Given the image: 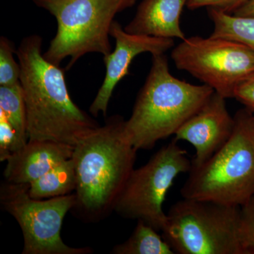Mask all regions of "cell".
Segmentation results:
<instances>
[{
    "instance_id": "obj_1",
    "label": "cell",
    "mask_w": 254,
    "mask_h": 254,
    "mask_svg": "<svg viewBox=\"0 0 254 254\" xmlns=\"http://www.w3.org/2000/svg\"><path fill=\"white\" fill-rule=\"evenodd\" d=\"M42 46L41 37L31 35L23 38L16 52L21 66L28 141H51L74 147L100 125L75 104L64 71L45 58Z\"/></svg>"
},
{
    "instance_id": "obj_2",
    "label": "cell",
    "mask_w": 254,
    "mask_h": 254,
    "mask_svg": "<svg viewBox=\"0 0 254 254\" xmlns=\"http://www.w3.org/2000/svg\"><path fill=\"white\" fill-rule=\"evenodd\" d=\"M125 120L111 117L82 137L73 148L76 203L71 210L85 222L104 220L134 169L138 150L128 140Z\"/></svg>"
},
{
    "instance_id": "obj_3",
    "label": "cell",
    "mask_w": 254,
    "mask_h": 254,
    "mask_svg": "<svg viewBox=\"0 0 254 254\" xmlns=\"http://www.w3.org/2000/svg\"><path fill=\"white\" fill-rule=\"evenodd\" d=\"M207 85H193L170 73L165 54L152 55V66L125 130L137 150H150L175 135L213 94Z\"/></svg>"
},
{
    "instance_id": "obj_4",
    "label": "cell",
    "mask_w": 254,
    "mask_h": 254,
    "mask_svg": "<svg viewBox=\"0 0 254 254\" xmlns=\"http://www.w3.org/2000/svg\"><path fill=\"white\" fill-rule=\"evenodd\" d=\"M234 118L230 139L204 163L190 169L182 198L241 206L254 196L253 113L245 108Z\"/></svg>"
},
{
    "instance_id": "obj_5",
    "label": "cell",
    "mask_w": 254,
    "mask_h": 254,
    "mask_svg": "<svg viewBox=\"0 0 254 254\" xmlns=\"http://www.w3.org/2000/svg\"><path fill=\"white\" fill-rule=\"evenodd\" d=\"M50 13L58 31L43 53L50 63L59 65L69 58L70 68L88 53L103 57L112 52L109 37L116 15L131 7L136 0H32Z\"/></svg>"
},
{
    "instance_id": "obj_6",
    "label": "cell",
    "mask_w": 254,
    "mask_h": 254,
    "mask_svg": "<svg viewBox=\"0 0 254 254\" xmlns=\"http://www.w3.org/2000/svg\"><path fill=\"white\" fill-rule=\"evenodd\" d=\"M162 232L175 254H247L240 206L183 198L172 205Z\"/></svg>"
},
{
    "instance_id": "obj_7",
    "label": "cell",
    "mask_w": 254,
    "mask_h": 254,
    "mask_svg": "<svg viewBox=\"0 0 254 254\" xmlns=\"http://www.w3.org/2000/svg\"><path fill=\"white\" fill-rule=\"evenodd\" d=\"M177 142H170L143 166L133 169L114 211L124 218L141 220L158 232L163 230L167 220L165 196L176 177L190 173L192 166L187 152Z\"/></svg>"
},
{
    "instance_id": "obj_8",
    "label": "cell",
    "mask_w": 254,
    "mask_h": 254,
    "mask_svg": "<svg viewBox=\"0 0 254 254\" xmlns=\"http://www.w3.org/2000/svg\"><path fill=\"white\" fill-rule=\"evenodd\" d=\"M30 185L4 181L0 188V203L18 222L23 237L22 254H90L89 247L75 248L61 237L63 220L76 203L74 193L47 200L33 198Z\"/></svg>"
},
{
    "instance_id": "obj_9",
    "label": "cell",
    "mask_w": 254,
    "mask_h": 254,
    "mask_svg": "<svg viewBox=\"0 0 254 254\" xmlns=\"http://www.w3.org/2000/svg\"><path fill=\"white\" fill-rule=\"evenodd\" d=\"M175 66L227 98L254 73V51L238 42L221 38H186L171 54Z\"/></svg>"
},
{
    "instance_id": "obj_10",
    "label": "cell",
    "mask_w": 254,
    "mask_h": 254,
    "mask_svg": "<svg viewBox=\"0 0 254 254\" xmlns=\"http://www.w3.org/2000/svg\"><path fill=\"white\" fill-rule=\"evenodd\" d=\"M110 34L115 39V48L110 54L103 57L106 68L104 81L89 108L94 117L100 113L106 116L114 89L128 74L130 65L136 56L146 53L152 55L165 54L175 45L174 39L170 38L128 33L116 21L112 23Z\"/></svg>"
},
{
    "instance_id": "obj_11",
    "label": "cell",
    "mask_w": 254,
    "mask_h": 254,
    "mask_svg": "<svg viewBox=\"0 0 254 254\" xmlns=\"http://www.w3.org/2000/svg\"><path fill=\"white\" fill-rule=\"evenodd\" d=\"M225 98L216 92L175 133L176 141H186L194 147L192 168L211 158L230 139L235 120L227 110Z\"/></svg>"
},
{
    "instance_id": "obj_12",
    "label": "cell",
    "mask_w": 254,
    "mask_h": 254,
    "mask_svg": "<svg viewBox=\"0 0 254 254\" xmlns=\"http://www.w3.org/2000/svg\"><path fill=\"white\" fill-rule=\"evenodd\" d=\"M73 148L51 141H28L22 149L6 160L4 180L31 185L58 164L71 158Z\"/></svg>"
},
{
    "instance_id": "obj_13",
    "label": "cell",
    "mask_w": 254,
    "mask_h": 254,
    "mask_svg": "<svg viewBox=\"0 0 254 254\" xmlns=\"http://www.w3.org/2000/svg\"><path fill=\"white\" fill-rule=\"evenodd\" d=\"M187 0H143L134 17L125 27L132 34L186 38L180 26V18Z\"/></svg>"
},
{
    "instance_id": "obj_14",
    "label": "cell",
    "mask_w": 254,
    "mask_h": 254,
    "mask_svg": "<svg viewBox=\"0 0 254 254\" xmlns=\"http://www.w3.org/2000/svg\"><path fill=\"white\" fill-rule=\"evenodd\" d=\"M76 186V172L72 157L62 162L41 178L32 182L28 193L36 199L71 194Z\"/></svg>"
},
{
    "instance_id": "obj_15",
    "label": "cell",
    "mask_w": 254,
    "mask_h": 254,
    "mask_svg": "<svg viewBox=\"0 0 254 254\" xmlns=\"http://www.w3.org/2000/svg\"><path fill=\"white\" fill-rule=\"evenodd\" d=\"M214 24L211 37L238 42L254 51V16H239L208 8Z\"/></svg>"
},
{
    "instance_id": "obj_16",
    "label": "cell",
    "mask_w": 254,
    "mask_h": 254,
    "mask_svg": "<svg viewBox=\"0 0 254 254\" xmlns=\"http://www.w3.org/2000/svg\"><path fill=\"white\" fill-rule=\"evenodd\" d=\"M114 254H175L158 231L141 220H138L131 236L123 243L115 246Z\"/></svg>"
},
{
    "instance_id": "obj_17",
    "label": "cell",
    "mask_w": 254,
    "mask_h": 254,
    "mask_svg": "<svg viewBox=\"0 0 254 254\" xmlns=\"http://www.w3.org/2000/svg\"><path fill=\"white\" fill-rule=\"evenodd\" d=\"M0 112L4 114L21 139L28 142L27 114L20 82L10 86H0Z\"/></svg>"
},
{
    "instance_id": "obj_18",
    "label": "cell",
    "mask_w": 254,
    "mask_h": 254,
    "mask_svg": "<svg viewBox=\"0 0 254 254\" xmlns=\"http://www.w3.org/2000/svg\"><path fill=\"white\" fill-rule=\"evenodd\" d=\"M13 43L6 37L0 38V86H10L20 82L21 66L14 59Z\"/></svg>"
},
{
    "instance_id": "obj_19",
    "label": "cell",
    "mask_w": 254,
    "mask_h": 254,
    "mask_svg": "<svg viewBox=\"0 0 254 254\" xmlns=\"http://www.w3.org/2000/svg\"><path fill=\"white\" fill-rule=\"evenodd\" d=\"M27 143L21 139L4 114L0 112V161H6Z\"/></svg>"
},
{
    "instance_id": "obj_20",
    "label": "cell",
    "mask_w": 254,
    "mask_h": 254,
    "mask_svg": "<svg viewBox=\"0 0 254 254\" xmlns=\"http://www.w3.org/2000/svg\"><path fill=\"white\" fill-rule=\"evenodd\" d=\"M240 230L247 254H254V195L240 206Z\"/></svg>"
},
{
    "instance_id": "obj_21",
    "label": "cell",
    "mask_w": 254,
    "mask_h": 254,
    "mask_svg": "<svg viewBox=\"0 0 254 254\" xmlns=\"http://www.w3.org/2000/svg\"><path fill=\"white\" fill-rule=\"evenodd\" d=\"M249 0H187V6L190 9L207 7L220 10L224 12H235Z\"/></svg>"
},
{
    "instance_id": "obj_22",
    "label": "cell",
    "mask_w": 254,
    "mask_h": 254,
    "mask_svg": "<svg viewBox=\"0 0 254 254\" xmlns=\"http://www.w3.org/2000/svg\"><path fill=\"white\" fill-rule=\"evenodd\" d=\"M234 98L254 113V73L237 86Z\"/></svg>"
},
{
    "instance_id": "obj_23",
    "label": "cell",
    "mask_w": 254,
    "mask_h": 254,
    "mask_svg": "<svg viewBox=\"0 0 254 254\" xmlns=\"http://www.w3.org/2000/svg\"><path fill=\"white\" fill-rule=\"evenodd\" d=\"M235 16H254V0H249L233 13Z\"/></svg>"
},
{
    "instance_id": "obj_24",
    "label": "cell",
    "mask_w": 254,
    "mask_h": 254,
    "mask_svg": "<svg viewBox=\"0 0 254 254\" xmlns=\"http://www.w3.org/2000/svg\"><path fill=\"white\" fill-rule=\"evenodd\" d=\"M253 123H254V113H253Z\"/></svg>"
}]
</instances>
